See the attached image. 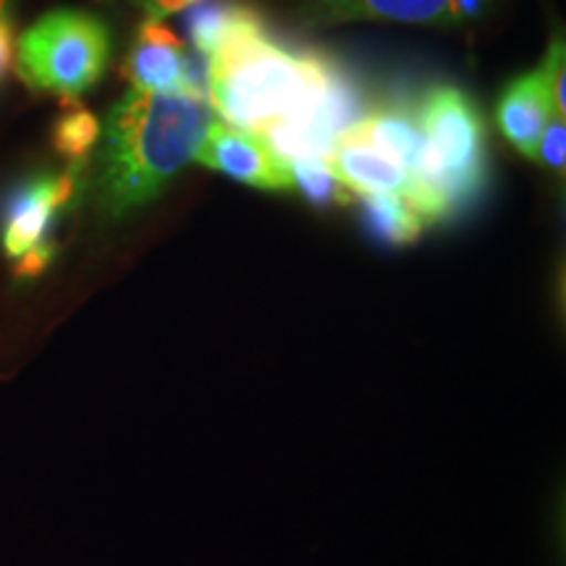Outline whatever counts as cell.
<instances>
[{
  "instance_id": "1",
  "label": "cell",
  "mask_w": 566,
  "mask_h": 566,
  "mask_svg": "<svg viewBox=\"0 0 566 566\" xmlns=\"http://www.w3.org/2000/svg\"><path fill=\"white\" fill-rule=\"evenodd\" d=\"M208 103L223 124L260 137L283 163L328 158L365 105L342 63L273 40L247 6L208 55Z\"/></svg>"
},
{
  "instance_id": "2",
  "label": "cell",
  "mask_w": 566,
  "mask_h": 566,
  "mask_svg": "<svg viewBox=\"0 0 566 566\" xmlns=\"http://www.w3.org/2000/svg\"><path fill=\"white\" fill-rule=\"evenodd\" d=\"M212 124L208 97L129 90L103 129L101 205L124 218L158 197L195 160Z\"/></svg>"
},
{
  "instance_id": "3",
  "label": "cell",
  "mask_w": 566,
  "mask_h": 566,
  "mask_svg": "<svg viewBox=\"0 0 566 566\" xmlns=\"http://www.w3.org/2000/svg\"><path fill=\"white\" fill-rule=\"evenodd\" d=\"M424 150L412 192L424 223H449L483 197L488 187L485 124L462 90L433 87L415 105Z\"/></svg>"
},
{
  "instance_id": "4",
  "label": "cell",
  "mask_w": 566,
  "mask_h": 566,
  "mask_svg": "<svg viewBox=\"0 0 566 566\" xmlns=\"http://www.w3.org/2000/svg\"><path fill=\"white\" fill-rule=\"evenodd\" d=\"M111 61V32L84 11H51L19 40V74L30 87L74 103L101 82Z\"/></svg>"
},
{
  "instance_id": "5",
  "label": "cell",
  "mask_w": 566,
  "mask_h": 566,
  "mask_svg": "<svg viewBox=\"0 0 566 566\" xmlns=\"http://www.w3.org/2000/svg\"><path fill=\"white\" fill-rule=\"evenodd\" d=\"M82 187V168L40 174L19 184L0 208V247L13 263L17 279H34L53 263L51 231L61 210L74 202Z\"/></svg>"
},
{
  "instance_id": "6",
  "label": "cell",
  "mask_w": 566,
  "mask_h": 566,
  "mask_svg": "<svg viewBox=\"0 0 566 566\" xmlns=\"http://www.w3.org/2000/svg\"><path fill=\"white\" fill-rule=\"evenodd\" d=\"M124 76L132 82V90L155 92V95H184L208 97L200 69L184 42L163 24V19L147 17L139 24L134 48L126 55Z\"/></svg>"
},
{
  "instance_id": "7",
  "label": "cell",
  "mask_w": 566,
  "mask_h": 566,
  "mask_svg": "<svg viewBox=\"0 0 566 566\" xmlns=\"http://www.w3.org/2000/svg\"><path fill=\"white\" fill-rule=\"evenodd\" d=\"M195 160L212 171L250 184V187L271 189V192H292L294 189L289 163L275 158L260 137L233 129L229 124H210Z\"/></svg>"
},
{
  "instance_id": "8",
  "label": "cell",
  "mask_w": 566,
  "mask_h": 566,
  "mask_svg": "<svg viewBox=\"0 0 566 566\" xmlns=\"http://www.w3.org/2000/svg\"><path fill=\"white\" fill-rule=\"evenodd\" d=\"M328 168L352 195H401L412 192V176L399 160L380 153L370 142L342 134L331 147Z\"/></svg>"
},
{
  "instance_id": "9",
  "label": "cell",
  "mask_w": 566,
  "mask_h": 566,
  "mask_svg": "<svg viewBox=\"0 0 566 566\" xmlns=\"http://www.w3.org/2000/svg\"><path fill=\"white\" fill-rule=\"evenodd\" d=\"M554 116L551 97L543 76L537 71L516 76L509 87L501 92L499 108H495V124L504 134L509 145L527 158H535L537 142Z\"/></svg>"
},
{
  "instance_id": "10",
  "label": "cell",
  "mask_w": 566,
  "mask_h": 566,
  "mask_svg": "<svg viewBox=\"0 0 566 566\" xmlns=\"http://www.w3.org/2000/svg\"><path fill=\"white\" fill-rule=\"evenodd\" d=\"M307 9L317 21L384 19L438 27L464 21L459 0H307Z\"/></svg>"
},
{
  "instance_id": "11",
  "label": "cell",
  "mask_w": 566,
  "mask_h": 566,
  "mask_svg": "<svg viewBox=\"0 0 566 566\" xmlns=\"http://www.w3.org/2000/svg\"><path fill=\"white\" fill-rule=\"evenodd\" d=\"M346 134L370 142L380 153L391 155L407 168L409 176H415L420 168L424 139L420 124H417L415 105L399 103L365 113L346 129Z\"/></svg>"
},
{
  "instance_id": "12",
  "label": "cell",
  "mask_w": 566,
  "mask_h": 566,
  "mask_svg": "<svg viewBox=\"0 0 566 566\" xmlns=\"http://www.w3.org/2000/svg\"><path fill=\"white\" fill-rule=\"evenodd\" d=\"M363 223L375 242L384 247L415 244L428 226L415 205L401 195H365Z\"/></svg>"
},
{
  "instance_id": "13",
  "label": "cell",
  "mask_w": 566,
  "mask_h": 566,
  "mask_svg": "<svg viewBox=\"0 0 566 566\" xmlns=\"http://www.w3.org/2000/svg\"><path fill=\"white\" fill-rule=\"evenodd\" d=\"M103 137V124L92 111L84 108L80 103H69L66 111L55 122L53 129V145L61 158H66L69 166L84 168L87 158L95 150V145Z\"/></svg>"
},
{
  "instance_id": "14",
  "label": "cell",
  "mask_w": 566,
  "mask_h": 566,
  "mask_svg": "<svg viewBox=\"0 0 566 566\" xmlns=\"http://www.w3.org/2000/svg\"><path fill=\"white\" fill-rule=\"evenodd\" d=\"M292 184L304 200L315 208H334V205H352L357 195H352L342 181L336 179L328 163L323 158H300L289 163Z\"/></svg>"
},
{
  "instance_id": "15",
  "label": "cell",
  "mask_w": 566,
  "mask_h": 566,
  "mask_svg": "<svg viewBox=\"0 0 566 566\" xmlns=\"http://www.w3.org/2000/svg\"><path fill=\"white\" fill-rule=\"evenodd\" d=\"M242 9L244 6L233 3H205L200 9H195L192 17H189V38H192L197 53L208 59L218 48V42L237 24Z\"/></svg>"
},
{
  "instance_id": "16",
  "label": "cell",
  "mask_w": 566,
  "mask_h": 566,
  "mask_svg": "<svg viewBox=\"0 0 566 566\" xmlns=\"http://www.w3.org/2000/svg\"><path fill=\"white\" fill-rule=\"evenodd\" d=\"M566 55H564V40L556 38L551 42L546 59H543V66L537 69V74L543 76V84H546L548 97H551V108H554L556 118H564L566 113V92H564V82H566Z\"/></svg>"
},
{
  "instance_id": "17",
  "label": "cell",
  "mask_w": 566,
  "mask_h": 566,
  "mask_svg": "<svg viewBox=\"0 0 566 566\" xmlns=\"http://www.w3.org/2000/svg\"><path fill=\"white\" fill-rule=\"evenodd\" d=\"M537 160L546 163L554 171H564L566 163V126L564 118H551L546 132H543L541 142H537Z\"/></svg>"
},
{
  "instance_id": "18",
  "label": "cell",
  "mask_w": 566,
  "mask_h": 566,
  "mask_svg": "<svg viewBox=\"0 0 566 566\" xmlns=\"http://www.w3.org/2000/svg\"><path fill=\"white\" fill-rule=\"evenodd\" d=\"M13 61V32L6 17H0V82L6 80Z\"/></svg>"
},
{
  "instance_id": "19",
  "label": "cell",
  "mask_w": 566,
  "mask_h": 566,
  "mask_svg": "<svg viewBox=\"0 0 566 566\" xmlns=\"http://www.w3.org/2000/svg\"><path fill=\"white\" fill-rule=\"evenodd\" d=\"M6 6H9V0H0V17H3V11H6Z\"/></svg>"
}]
</instances>
